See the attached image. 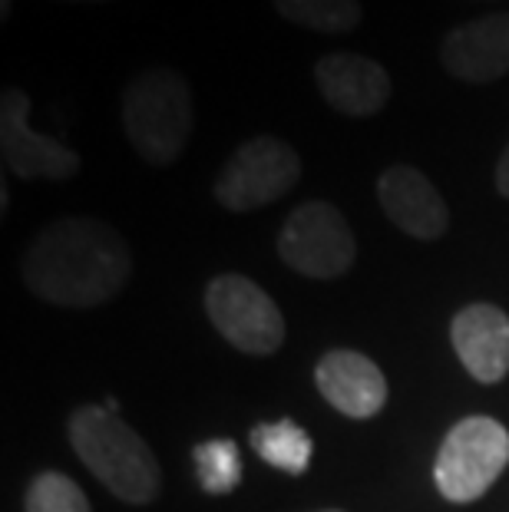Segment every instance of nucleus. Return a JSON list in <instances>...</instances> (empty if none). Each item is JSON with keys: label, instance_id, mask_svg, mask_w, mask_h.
<instances>
[{"label": "nucleus", "instance_id": "1", "mask_svg": "<svg viewBox=\"0 0 509 512\" xmlns=\"http://www.w3.org/2000/svg\"><path fill=\"white\" fill-rule=\"evenodd\" d=\"M20 275L37 298L86 311L113 301L126 288L133 275V255L113 225L67 215L27 245Z\"/></svg>", "mask_w": 509, "mask_h": 512}, {"label": "nucleus", "instance_id": "2", "mask_svg": "<svg viewBox=\"0 0 509 512\" xmlns=\"http://www.w3.org/2000/svg\"><path fill=\"white\" fill-rule=\"evenodd\" d=\"M67 433L86 470L123 503L146 506L159 496L162 470L156 456L119 413L90 403L73 413Z\"/></svg>", "mask_w": 509, "mask_h": 512}, {"label": "nucleus", "instance_id": "3", "mask_svg": "<svg viewBox=\"0 0 509 512\" xmlns=\"http://www.w3.org/2000/svg\"><path fill=\"white\" fill-rule=\"evenodd\" d=\"M192 126V90L179 70L153 67L129 80L123 93V129L146 166H172L189 146Z\"/></svg>", "mask_w": 509, "mask_h": 512}, {"label": "nucleus", "instance_id": "4", "mask_svg": "<svg viewBox=\"0 0 509 512\" xmlns=\"http://www.w3.org/2000/svg\"><path fill=\"white\" fill-rule=\"evenodd\" d=\"M509 463V430L493 417H467L440 443L433 483L450 503H476Z\"/></svg>", "mask_w": 509, "mask_h": 512}, {"label": "nucleus", "instance_id": "5", "mask_svg": "<svg viewBox=\"0 0 509 512\" xmlns=\"http://www.w3.org/2000/svg\"><path fill=\"white\" fill-rule=\"evenodd\" d=\"M301 179V156L278 136H255L242 143L215 176V202L229 212L265 209L295 189Z\"/></svg>", "mask_w": 509, "mask_h": 512}, {"label": "nucleus", "instance_id": "6", "mask_svg": "<svg viewBox=\"0 0 509 512\" xmlns=\"http://www.w3.org/2000/svg\"><path fill=\"white\" fill-rule=\"evenodd\" d=\"M278 258L305 278L331 281L348 275L357 261L351 222L331 202H305L285 219L278 235Z\"/></svg>", "mask_w": 509, "mask_h": 512}, {"label": "nucleus", "instance_id": "7", "mask_svg": "<svg viewBox=\"0 0 509 512\" xmlns=\"http://www.w3.org/2000/svg\"><path fill=\"white\" fill-rule=\"evenodd\" d=\"M205 314L235 351L268 357L285 344L278 301L245 275H215L205 288Z\"/></svg>", "mask_w": 509, "mask_h": 512}, {"label": "nucleus", "instance_id": "8", "mask_svg": "<svg viewBox=\"0 0 509 512\" xmlns=\"http://www.w3.org/2000/svg\"><path fill=\"white\" fill-rule=\"evenodd\" d=\"M30 116V96L24 90H4L0 100V152H4V166L17 179H50L63 182L80 172V156L70 146L57 139L34 133L27 123Z\"/></svg>", "mask_w": 509, "mask_h": 512}, {"label": "nucleus", "instance_id": "9", "mask_svg": "<svg viewBox=\"0 0 509 512\" xmlns=\"http://www.w3.org/2000/svg\"><path fill=\"white\" fill-rule=\"evenodd\" d=\"M314 83H318V93L331 110L354 119L377 116L391 103L394 93L391 73L384 70V63L354 50L324 53L314 63Z\"/></svg>", "mask_w": 509, "mask_h": 512}, {"label": "nucleus", "instance_id": "10", "mask_svg": "<svg viewBox=\"0 0 509 512\" xmlns=\"http://www.w3.org/2000/svg\"><path fill=\"white\" fill-rule=\"evenodd\" d=\"M440 63L453 80L483 86L509 73V14H483L453 27L440 43Z\"/></svg>", "mask_w": 509, "mask_h": 512}, {"label": "nucleus", "instance_id": "11", "mask_svg": "<svg viewBox=\"0 0 509 512\" xmlns=\"http://www.w3.org/2000/svg\"><path fill=\"white\" fill-rule=\"evenodd\" d=\"M377 199L384 215L417 242H437L450 228V209L417 166H391L377 179Z\"/></svg>", "mask_w": 509, "mask_h": 512}, {"label": "nucleus", "instance_id": "12", "mask_svg": "<svg viewBox=\"0 0 509 512\" xmlns=\"http://www.w3.org/2000/svg\"><path fill=\"white\" fill-rule=\"evenodd\" d=\"M318 394L351 420H371L387 403V377L367 354L328 351L314 367Z\"/></svg>", "mask_w": 509, "mask_h": 512}, {"label": "nucleus", "instance_id": "13", "mask_svg": "<svg viewBox=\"0 0 509 512\" xmlns=\"http://www.w3.org/2000/svg\"><path fill=\"white\" fill-rule=\"evenodd\" d=\"M450 341L460 364L480 384H500L509 374V314L496 304L476 301L453 314Z\"/></svg>", "mask_w": 509, "mask_h": 512}, {"label": "nucleus", "instance_id": "14", "mask_svg": "<svg viewBox=\"0 0 509 512\" xmlns=\"http://www.w3.org/2000/svg\"><path fill=\"white\" fill-rule=\"evenodd\" d=\"M248 443L262 456L268 466L288 473V476H305L311 466V437L308 430H301L295 420L281 417L272 423H255L248 430Z\"/></svg>", "mask_w": 509, "mask_h": 512}, {"label": "nucleus", "instance_id": "15", "mask_svg": "<svg viewBox=\"0 0 509 512\" xmlns=\"http://www.w3.org/2000/svg\"><path fill=\"white\" fill-rule=\"evenodd\" d=\"M278 17L314 34H351L361 27V0H272Z\"/></svg>", "mask_w": 509, "mask_h": 512}, {"label": "nucleus", "instance_id": "16", "mask_svg": "<svg viewBox=\"0 0 509 512\" xmlns=\"http://www.w3.org/2000/svg\"><path fill=\"white\" fill-rule=\"evenodd\" d=\"M199 486L209 496H229L242 483V453L235 440H205L192 450Z\"/></svg>", "mask_w": 509, "mask_h": 512}, {"label": "nucleus", "instance_id": "17", "mask_svg": "<svg viewBox=\"0 0 509 512\" xmlns=\"http://www.w3.org/2000/svg\"><path fill=\"white\" fill-rule=\"evenodd\" d=\"M24 509L27 512H93L83 489L73 483L70 476L53 473V470L34 476V483L27 489Z\"/></svg>", "mask_w": 509, "mask_h": 512}, {"label": "nucleus", "instance_id": "18", "mask_svg": "<svg viewBox=\"0 0 509 512\" xmlns=\"http://www.w3.org/2000/svg\"><path fill=\"white\" fill-rule=\"evenodd\" d=\"M496 192H500L503 199H509V143L500 152V159H496Z\"/></svg>", "mask_w": 509, "mask_h": 512}, {"label": "nucleus", "instance_id": "19", "mask_svg": "<svg viewBox=\"0 0 509 512\" xmlns=\"http://www.w3.org/2000/svg\"><path fill=\"white\" fill-rule=\"evenodd\" d=\"M10 7H14V0H0V20L10 17Z\"/></svg>", "mask_w": 509, "mask_h": 512}, {"label": "nucleus", "instance_id": "20", "mask_svg": "<svg viewBox=\"0 0 509 512\" xmlns=\"http://www.w3.org/2000/svg\"><path fill=\"white\" fill-rule=\"evenodd\" d=\"M73 4H100V0H73Z\"/></svg>", "mask_w": 509, "mask_h": 512}, {"label": "nucleus", "instance_id": "21", "mask_svg": "<svg viewBox=\"0 0 509 512\" xmlns=\"http://www.w3.org/2000/svg\"><path fill=\"white\" fill-rule=\"evenodd\" d=\"M321 512H341V509H321Z\"/></svg>", "mask_w": 509, "mask_h": 512}]
</instances>
